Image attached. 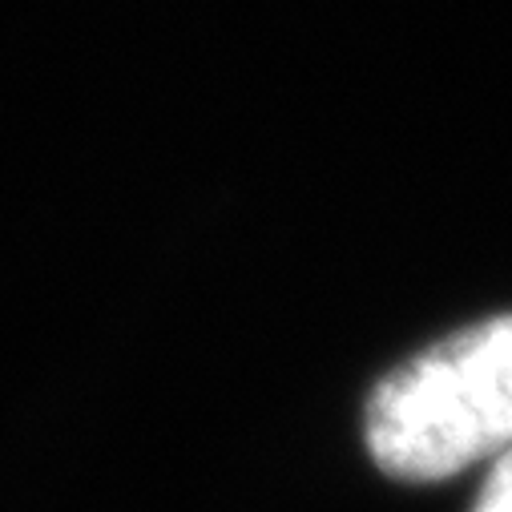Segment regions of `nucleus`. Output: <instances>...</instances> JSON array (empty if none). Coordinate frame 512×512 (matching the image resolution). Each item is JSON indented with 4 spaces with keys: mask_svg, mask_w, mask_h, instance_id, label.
Returning a JSON list of instances; mask_svg holds the SVG:
<instances>
[{
    "mask_svg": "<svg viewBox=\"0 0 512 512\" xmlns=\"http://www.w3.org/2000/svg\"><path fill=\"white\" fill-rule=\"evenodd\" d=\"M512 448V315L424 347L375 388L367 452L400 480H444Z\"/></svg>",
    "mask_w": 512,
    "mask_h": 512,
    "instance_id": "f257e3e1",
    "label": "nucleus"
},
{
    "mask_svg": "<svg viewBox=\"0 0 512 512\" xmlns=\"http://www.w3.org/2000/svg\"><path fill=\"white\" fill-rule=\"evenodd\" d=\"M472 512H512V448L492 460V472H488Z\"/></svg>",
    "mask_w": 512,
    "mask_h": 512,
    "instance_id": "f03ea898",
    "label": "nucleus"
}]
</instances>
